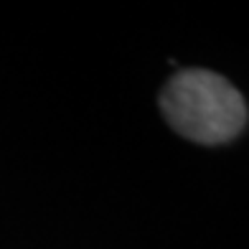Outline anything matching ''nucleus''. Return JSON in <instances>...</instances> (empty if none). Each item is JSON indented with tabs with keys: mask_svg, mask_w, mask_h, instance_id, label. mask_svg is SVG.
I'll list each match as a JSON object with an SVG mask.
<instances>
[{
	"mask_svg": "<svg viewBox=\"0 0 249 249\" xmlns=\"http://www.w3.org/2000/svg\"><path fill=\"white\" fill-rule=\"evenodd\" d=\"M168 124L201 145H221L236 138L247 122L242 92L209 69H180L160 92Z\"/></svg>",
	"mask_w": 249,
	"mask_h": 249,
	"instance_id": "1",
	"label": "nucleus"
}]
</instances>
